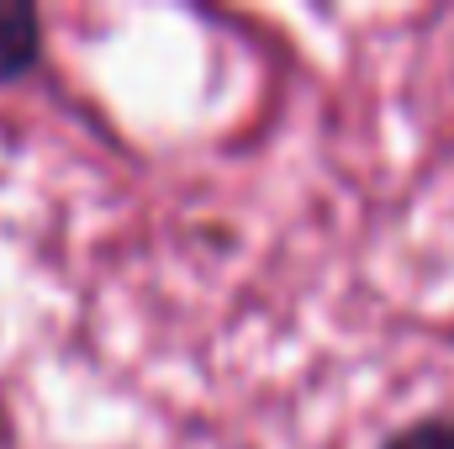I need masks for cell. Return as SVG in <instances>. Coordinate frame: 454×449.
Returning <instances> with one entry per match:
<instances>
[{
    "mask_svg": "<svg viewBox=\"0 0 454 449\" xmlns=\"http://www.w3.org/2000/svg\"><path fill=\"white\" fill-rule=\"evenodd\" d=\"M43 64V16L32 5H0V80H27Z\"/></svg>",
    "mask_w": 454,
    "mask_h": 449,
    "instance_id": "obj_1",
    "label": "cell"
},
{
    "mask_svg": "<svg viewBox=\"0 0 454 449\" xmlns=\"http://www.w3.org/2000/svg\"><path fill=\"white\" fill-rule=\"evenodd\" d=\"M375 449H454V413H423V418L391 429Z\"/></svg>",
    "mask_w": 454,
    "mask_h": 449,
    "instance_id": "obj_2",
    "label": "cell"
}]
</instances>
